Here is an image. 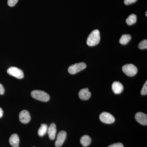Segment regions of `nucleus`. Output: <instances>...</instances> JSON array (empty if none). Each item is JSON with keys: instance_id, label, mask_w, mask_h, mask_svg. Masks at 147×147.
<instances>
[{"instance_id": "1", "label": "nucleus", "mask_w": 147, "mask_h": 147, "mask_svg": "<svg viewBox=\"0 0 147 147\" xmlns=\"http://www.w3.org/2000/svg\"><path fill=\"white\" fill-rule=\"evenodd\" d=\"M100 41V32L95 30L90 34L87 40V45L89 46H94L98 45Z\"/></svg>"}, {"instance_id": "17", "label": "nucleus", "mask_w": 147, "mask_h": 147, "mask_svg": "<svg viewBox=\"0 0 147 147\" xmlns=\"http://www.w3.org/2000/svg\"><path fill=\"white\" fill-rule=\"evenodd\" d=\"M137 16L134 14H131L127 18L126 22L128 26L133 25L137 22Z\"/></svg>"}, {"instance_id": "23", "label": "nucleus", "mask_w": 147, "mask_h": 147, "mask_svg": "<svg viewBox=\"0 0 147 147\" xmlns=\"http://www.w3.org/2000/svg\"><path fill=\"white\" fill-rule=\"evenodd\" d=\"M5 89L1 84H0V95H3L4 94Z\"/></svg>"}, {"instance_id": "8", "label": "nucleus", "mask_w": 147, "mask_h": 147, "mask_svg": "<svg viewBox=\"0 0 147 147\" xmlns=\"http://www.w3.org/2000/svg\"><path fill=\"white\" fill-rule=\"evenodd\" d=\"M67 137V133L65 131H61L59 132L57 136L55 142V146L57 147L61 146L65 141Z\"/></svg>"}, {"instance_id": "19", "label": "nucleus", "mask_w": 147, "mask_h": 147, "mask_svg": "<svg viewBox=\"0 0 147 147\" xmlns=\"http://www.w3.org/2000/svg\"><path fill=\"white\" fill-rule=\"evenodd\" d=\"M141 94L142 95H146L147 94V81H146L144 85L143 86L141 92Z\"/></svg>"}, {"instance_id": "9", "label": "nucleus", "mask_w": 147, "mask_h": 147, "mask_svg": "<svg viewBox=\"0 0 147 147\" xmlns=\"http://www.w3.org/2000/svg\"><path fill=\"white\" fill-rule=\"evenodd\" d=\"M135 119L139 123L144 125H147V116L145 113L139 112L136 114L135 116Z\"/></svg>"}, {"instance_id": "20", "label": "nucleus", "mask_w": 147, "mask_h": 147, "mask_svg": "<svg viewBox=\"0 0 147 147\" xmlns=\"http://www.w3.org/2000/svg\"><path fill=\"white\" fill-rule=\"evenodd\" d=\"M18 0H7V4L9 7H13L16 5Z\"/></svg>"}, {"instance_id": "11", "label": "nucleus", "mask_w": 147, "mask_h": 147, "mask_svg": "<svg viewBox=\"0 0 147 147\" xmlns=\"http://www.w3.org/2000/svg\"><path fill=\"white\" fill-rule=\"evenodd\" d=\"M47 133L49 138L51 140H53L56 137V133H57V127L55 123H52L50 124V127L47 129Z\"/></svg>"}, {"instance_id": "21", "label": "nucleus", "mask_w": 147, "mask_h": 147, "mask_svg": "<svg viewBox=\"0 0 147 147\" xmlns=\"http://www.w3.org/2000/svg\"><path fill=\"white\" fill-rule=\"evenodd\" d=\"M108 147H124V146L123 144L122 143H118L113 144Z\"/></svg>"}, {"instance_id": "14", "label": "nucleus", "mask_w": 147, "mask_h": 147, "mask_svg": "<svg viewBox=\"0 0 147 147\" xmlns=\"http://www.w3.org/2000/svg\"><path fill=\"white\" fill-rule=\"evenodd\" d=\"M91 141L90 137L88 135H84L80 139V142L84 147H87L89 146L91 143Z\"/></svg>"}, {"instance_id": "6", "label": "nucleus", "mask_w": 147, "mask_h": 147, "mask_svg": "<svg viewBox=\"0 0 147 147\" xmlns=\"http://www.w3.org/2000/svg\"><path fill=\"white\" fill-rule=\"evenodd\" d=\"M99 119L102 122L106 124H112L115 122V117L113 115L107 112H103L99 116Z\"/></svg>"}, {"instance_id": "22", "label": "nucleus", "mask_w": 147, "mask_h": 147, "mask_svg": "<svg viewBox=\"0 0 147 147\" xmlns=\"http://www.w3.org/2000/svg\"><path fill=\"white\" fill-rule=\"evenodd\" d=\"M137 1V0H124V3L126 5H129L136 2Z\"/></svg>"}, {"instance_id": "7", "label": "nucleus", "mask_w": 147, "mask_h": 147, "mask_svg": "<svg viewBox=\"0 0 147 147\" xmlns=\"http://www.w3.org/2000/svg\"><path fill=\"white\" fill-rule=\"evenodd\" d=\"M19 120L22 123L26 124L30 121L31 116L28 111L26 110L21 111L19 114Z\"/></svg>"}, {"instance_id": "25", "label": "nucleus", "mask_w": 147, "mask_h": 147, "mask_svg": "<svg viewBox=\"0 0 147 147\" xmlns=\"http://www.w3.org/2000/svg\"><path fill=\"white\" fill-rule=\"evenodd\" d=\"M146 16H147V11H146Z\"/></svg>"}, {"instance_id": "12", "label": "nucleus", "mask_w": 147, "mask_h": 147, "mask_svg": "<svg viewBox=\"0 0 147 147\" xmlns=\"http://www.w3.org/2000/svg\"><path fill=\"white\" fill-rule=\"evenodd\" d=\"M112 89L115 94H120L123 91V85L120 82H115L112 85Z\"/></svg>"}, {"instance_id": "16", "label": "nucleus", "mask_w": 147, "mask_h": 147, "mask_svg": "<svg viewBox=\"0 0 147 147\" xmlns=\"http://www.w3.org/2000/svg\"><path fill=\"white\" fill-rule=\"evenodd\" d=\"M47 129H48V127L47 125L45 124H42L38 129V134L40 137H42L46 134L47 132Z\"/></svg>"}, {"instance_id": "3", "label": "nucleus", "mask_w": 147, "mask_h": 147, "mask_svg": "<svg viewBox=\"0 0 147 147\" xmlns=\"http://www.w3.org/2000/svg\"><path fill=\"white\" fill-rule=\"evenodd\" d=\"M122 70L126 75L130 77L135 76L138 71L137 67L132 64L124 65L122 67Z\"/></svg>"}, {"instance_id": "5", "label": "nucleus", "mask_w": 147, "mask_h": 147, "mask_svg": "<svg viewBox=\"0 0 147 147\" xmlns=\"http://www.w3.org/2000/svg\"><path fill=\"white\" fill-rule=\"evenodd\" d=\"M7 73L11 76H14L18 79H22L24 77L23 70L15 67H11L7 70Z\"/></svg>"}, {"instance_id": "15", "label": "nucleus", "mask_w": 147, "mask_h": 147, "mask_svg": "<svg viewBox=\"0 0 147 147\" xmlns=\"http://www.w3.org/2000/svg\"><path fill=\"white\" fill-rule=\"evenodd\" d=\"M131 39V36L129 34H123L121 37L119 42L122 45H126Z\"/></svg>"}, {"instance_id": "24", "label": "nucleus", "mask_w": 147, "mask_h": 147, "mask_svg": "<svg viewBox=\"0 0 147 147\" xmlns=\"http://www.w3.org/2000/svg\"><path fill=\"white\" fill-rule=\"evenodd\" d=\"M3 112L1 108L0 107V118L2 117L3 115Z\"/></svg>"}, {"instance_id": "10", "label": "nucleus", "mask_w": 147, "mask_h": 147, "mask_svg": "<svg viewBox=\"0 0 147 147\" xmlns=\"http://www.w3.org/2000/svg\"><path fill=\"white\" fill-rule=\"evenodd\" d=\"M90 92L88 88L82 89L79 92V96L80 99L83 100H87L89 99L91 96Z\"/></svg>"}, {"instance_id": "13", "label": "nucleus", "mask_w": 147, "mask_h": 147, "mask_svg": "<svg viewBox=\"0 0 147 147\" xmlns=\"http://www.w3.org/2000/svg\"><path fill=\"white\" fill-rule=\"evenodd\" d=\"M19 142L20 140L17 134H12L9 138V144L13 147H19Z\"/></svg>"}, {"instance_id": "18", "label": "nucleus", "mask_w": 147, "mask_h": 147, "mask_svg": "<svg viewBox=\"0 0 147 147\" xmlns=\"http://www.w3.org/2000/svg\"><path fill=\"white\" fill-rule=\"evenodd\" d=\"M138 47L140 49L143 50L147 48V40L146 39L142 40L139 43Z\"/></svg>"}, {"instance_id": "4", "label": "nucleus", "mask_w": 147, "mask_h": 147, "mask_svg": "<svg viewBox=\"0 0 147 147\" xmlns=\"http://www.w3.org/2000/svg\"><path fill=\"white\" fill-rule=\"evenodd\" d=\"M86 67V65L84 62L74 64L69 66L68 69L69 73L71 74H75L84 70Z\"/></svg>"}, {"instance_id": "2", "label": "nucleus", "mask_w": 147, "mask_h": 147, "mask_svg": "<svg viewBox=\"0 0 147 147\" xmlns=\"http://www.w3.org/2000/svg\"><path fill=\"white\" fill-rule=\"evenodd\" d=\"M31 95L34 99L43 102H47L50 99L49 95L43 91L38 90L32 91L31 93Z\"/></svg>"}]
</instances>
